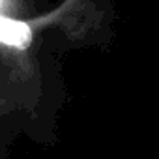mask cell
<instances>
[{
	"instance_id": "cell-2",
	"label": "cell",
	"mask_w": 159,
	"mask_h": 159,
	"mask_svg": "<svg viewBox=\"0 0 159 159\" xmlns=\"http://www.w3.org/2000/svg\"><path fill=\"white\" fill-rule=\"evenodd\" d=\"M2 159H8V152H2Z\"/></svg>"
},
{
	"instance_id": "cell-1",
	"label": "cell",
	"mask_w": 159,
	"mask_h": 159,
	"mask_svg": "<svg viewBox=\"0 0 159 159\" xmlns=\"http://www.w3.org/2000/svg\"><path fill=\"white\" fill-rule=\"evenodd\" d=\"M112 0H0V146L26 135L56 142L66 90L60 60L105 47L114 36Z\"/></svg>"
}]
</instances>
